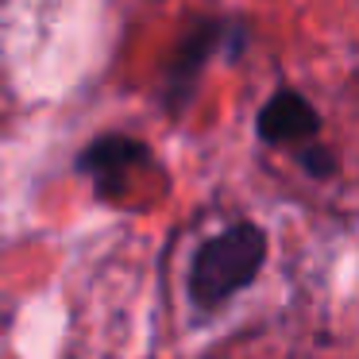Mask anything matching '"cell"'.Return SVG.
Masks as SVG:
<instances>
[{
  "instance_id": "6da1fadb",
  "label": "cell",
  "mask_w": 359,
  "mask_h": 359,
  "mask_svg": "<svg viewBox=\"0 0 359 359\" xmlns=\"http://www.w3.org/2000/svg\"><path fill=\"white\" fill-rule=\"evenodd\" d=\"M266 259V232L251 220L217 232L194 251L189 263V297L197 309H217L228 297H236L243 286L255 282Z\"/></svg>"
},
{
  "instance_id": "7a4b0ae2",
  "label": "cell",
  "mask_w": 359,
  "mask_h": 359,
  "mask_svg": "<svg viewBox=\"0 0 359 359\" xmlns=\"http://www.w3.org/2000/svg\"><path fill=\"white\" fill-rule=\"evenodd\" d=\"M240 27L228 24V20H194L186 27V35L178 39L170 62H166V74H163V104L170 116H182L186 104L194 101V89L201 81L205 66L212 62L220 47L228 43V35H236Z\"/></svg>"
},
{
  "instance_id": "3957f363",
  "label": "cell",
  "mask_w": 359,
  "mask_h": 359,
  "mask_svg": "<svg viewBox=\"0 0 359 359\" xmlns=\"http://www.w3.org/2000/svg\"><path fill=\"white\" fill-rule=\"evenodd\" d=\"M151 163V147L135 135L124 132H109L97 135L93 143H86L78 155V170L93 182L97 197H120L135 170Z\"/></svg>"
},
{
  "instance_id": "277c9868",
  "label": "cell",
  "mask_w": 359,
  "mask_h": 359,
  "mask_svg": "<svg viewBox=\"0 0 359 359\" xmlns=\"http://www.w3.org/2000/svg\"><path fill=\"white\" fill-rule=\"evenodd\" d=\"M255 132L271 147H309L320 132V116L297 89H278L271 101L259 109Z\"/></svg>"
},
{
  "instance_id": "5b68a950",
  "label": "cell",
  "mask_w": 359,
  "mask_h": 359,
  "mask_svg": "<svg viewBox=\"0 0 359 359\" xmlns=\"http://www.w3.org/2000/svg\"><path fill=\"white\" fill-rule=\"evenodd\" d=\"M297 163H302L309 174H317V178H328V174L336 170V158L328 155L325 147H317V143H309V147L297 151Z\"/></svg>"
},
{
  "instance_id": "8992f818",
  "label": "cell",
  "mask_w": 359,
  "mask_h": 359,
  "mask_svg": "<svg viewBox=\"0 0 359 359\" xmlns=\"http://www.w3.org/2000/svg\"><path fill=\"white\" fill-rule=\"evenodd\" d=\"M4 8H8V0H0V12H4Z\"/></svg>"
}]
</instances>
